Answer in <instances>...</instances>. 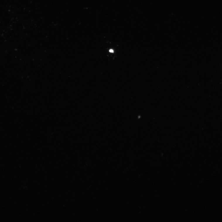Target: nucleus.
Returning a JSON list of instances; mask_svg holds the SVG:
<instances>
[{"label":"nucleus","mask_w":222,"mask_h":222,"mask_svg":"<svg viewBox=\"0 0 222 222\" xmlns=\"http://www.w3.org/2000/svg\"><path fill=\"white\" fill-rule=\"evenodd\" d=\"M109 52H112V53H113L114 52V51L113 49H111L109 50Z\"/></svg>","instance_id":"f257e3e1"}]
</instances>
